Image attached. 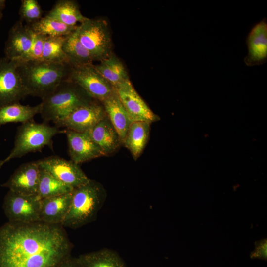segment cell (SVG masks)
I'll list each match as a JSON object with an SVG mask.
<instances>
[{
    "instance_id": "15",
    "label": "cell",
    "mask_w": 267,
    "mask_h": 267,
    "mask_svg": "<svg viewBox=\"0 0 267 267\" xmlns=\"http://www.w3.org/2000/svg\"><path fill=\"white\" fill-rule=\"evenodd\" d=\"M69 154L71 160L79 164L104 156L87 132H77L69 129L65 131Z\"/></svg>"
},
{
    "instance_id": "19",
    "label": "cell",
    "mask_w": 267,
    "mask_h": 267,
    "mask_svg": "<svg viewBox=\"0 0 267 267\" xmlns=\"http://www.w3.org/2000/svg\"><path fill=\"white\" fill-rule=\"evenodd\" d=\"M102 103L106 116L123 143L129 127L133 122L132 120L121 102L115 89Z\"/></svg>"
},
{
    "instance_id": "18",
    "label": "cell",
    "mask_w": 267,
    "mask_h": 267,
    "mask_svg": "<svg viewBox=\"0 0 267 267\" xmlns=\"http://www.w3.org/2000/svg\"><path fill=\"white\" fill-rule=\"evenodd\" d=\"M87 133L104 155L114 152L122 143L118 134L107 116Z\"/></svg>"
},
{
    "instance_id": "1",
    "label": "cell",
    "mask_w": 267,
    "mask_h": 267,
    "mask_svg": "<svg viewBox=\"0 0 267 267\" xmlns=\"http://www.w3.org/2000/svg\"><path fill=\"white\" fill-rule=\"evenodd\" d=\"M72 248L61 224L8 221L0 227V267H59Z\"/></svg>"
},
{
    "instance_id": "30",
    "label": "cell",
    "mask_w": 267,
    "mask_h": 267,
    "mask_svg": "<svg viewBox=\"0 0 267 267\" xmlns=\"http://www.w3.org/2000/svg\"><path fill=\"white\" fill-rule=\"evenodd\" d=\"M32 32L31 46L29 54L24 61L42 60L45 36L35 33L32 31Z\"/></svg>"
},
{
    "instance_id": "13",
    "label": "cell",
    "mask_w": 267,
    "mask_h": 267,
    "mask_svg": "<svg viewBox=\"0 0 267 267\" xmlns=\"http://www.w3.org/2000/svg\"><path fill=\"white\" fill-rule=\"evenodd\" d=\"M40 172L38 160L24 163L1 186L18 194L37 195Z\"/></svg>"
},
{
    "instance_id": "20",
    "label": "cell",
    "mask_w": 267,
    "mask_h": 267,
    "mask_svg": "<svg viewBox=\"0 0 267 267\" xmlns=\"http://www.w3.org/2000/svg\"><path fill=\"white\" fill-rule=\"evenodd\" d=\"M150 123L134 121L130 125L123 144L137 159L142 152L149 138Z\"/></svg>"
},
{
    "instance_id": "9",
    "label": "cell",
    "mask_w": 267,
    "mask_h": 267,
    "mask_svg": "<svg viewBox=\"0 0 267 267\" xmlns=\"http://www.w3.org/2000/svg\"><path fill=\"white\" fill-rule=\"evenodd\" d=\"M41 199L37 195H26L9 190L2 208L9 222H31L39 221Z\"/></svg>"
},
{
    "instance_id": "2",
    "label": "cell",
    "mask_w": 267,
    "mask_h": 267,
    "mask_svg": "<svg viewBox=\"0 0 267 267\" xmlns=\"http://www.w3.org/2000/svg\"><path fill=\"white\" fill-rule=\"evenodd\" d=\"M71 68L69 64L40 60L19 62L18 70L28 95L42 99L69 80Z\"/></svg>"
},
{
    "instance_id": "5",
    "label": "cell",
    "mask_w": 267,
    "mask_h": 267,
    "mask_svg": "<svg viewBox=\"0 0 267 267\" xmlns=\"http://www.w3.org/2000/svg\"><path fill=\"white\" fill-rule=\"evenodd\" d=\"M61 132H63L56 126L33 121L22 123L17 129L14 147L5 158L0 160V168L12 159L40 151L45 146L52 147L53 137Z\"/></svg>"
},
{
    "instance_id": "24",
    "label": "cell",
    "mask_w": 267,
    "mask_h": 267,
    "mask_svg": "<svg viewBox=\"0 0 267 267\" xmlns=\"http://www.w3.org/2000/svg\"><path fill=\"white\" fill-rule=\"evenodd\" d=\"M46 16L70 26H76L78 22L81 23L87 18L77 3L71 0L57 1Z\"/></svg>"
},
{
    "instance_id": "14",
    "label": "cell",
    "mask_w": 267,
    "mask_h": 267,
    "mask_svg": "<svg viewBox=\"0 0 267 267\" xmlns=\"http://www.w3.org/2000/svg\"><path fill=\"white\" fill-rule=\"evenodd\" d=\"M32 32L28 25L17 21L10 28L5 42V57L9 60L24 61L32 44Z\"/></svg>"
},
{
    "instance_id": "23",
    "label": "cell",
    "mask_w": 267,
    "mask_h": 267,
    "mask_svg": "<svg viewBox=\"0 0 267 267\" xmlns=\"http://www.w3.org/2000/svg\"><path fill=\"white\" fill-rule=\"evenodd\" d=\"M76 29L65 36L63 44V51L72 66L92 64L94 60L89 51L80 42Z\"/></svg>"
},
{
    "instance_id": "29",
    "label": "cell",
    "mask_w": 267,
    "mask_h": 267,
    "mask_svg": "<svg viewBox=\"0 0 267 267\" xmlns=\"http://www.w3.org/2000/svg\"><path fill=\"white\" fill-rule=\"evenodd\" d=\"M42 10L36 0H23L19 9V15L23 20L32 24L42 17Z\"/></svg>"
},
{
    "instance_id": "16",
    "label": "cell",
    "mask_w": 267,
    "mask_h": 267,
    "mask_svg": "<svg viewBox=\"0 0 267 267\" xmlns=\"http://www.w3.org/2000/svg\"><path fill=\"white\" fill-rule=\"evenodd\" d=\"M248 54L244 61L248 66L259 65L267 61V20L263 18L255 25L246 40Z\"/></svg>"
},
{
    "instance_id": "4",
    "label": "cell",
    "mask_w": 267,
    "mask_h": 267,
    "mask_svg": "<svg viewBox=\"0 0 267 267\" xmlns=\"http://www.w3.org/2000/svg\"><path fill=\"white\" fill-rule=\"evenodd\" d=\"M40 114L45 121L54 124L78 108L93 102V98L78 85L67 80L42 99Z\"/></svg>"
},
{
    "instance_id": "28",
    "label": "cell",
    "mask_w": 267,
    "mask_h": 267,
    "mask_svg": "<svg viewBox=\"0 0 267 267\" xmlns=\"http://www.w3.org/2000/svg\"><path fill=\"white\" fill-rule=\"evenodd\" d=\"M65 37V36H45L42 60L52 63L70 64L63 50Z\"/></svg>"
},
{
    "instance_id": "32",
    "label": "cell",
    "mask_w": 267,
    "mask_h": 267,
    "mask_svg": "<svg viewBox=\"0 0 267 267\" xmlns=\"http://www.w3.org/2000/svg\"><path fill=\"white\" fill-rule=\"evenodd\" d=\"M59 267H81L78 263L76 258H73L71 257L64 262Z\"/></svg>"
},
{
    "instance_id": "33",
    "label": "cell",
    "mask_w": 267,
    "mask_h": 267,
    "mask_svg": "<svg viewBox=\"0 0 267 267\" xmlns=\"http://www.w3.org/2000/svg\"><path fill=\"white\" fill-rule=\"evenodd\" d=\"M5 2H6L5 0H0V20L2 18V16H3L2 11L5 6Z\"/></svg>"
},
{
    "instance_id": "11",
    "label": "cell",
    "mask_w": 267,
    "mask_h": 267,
    "mask_svg": "<svg viewBox=\"0 0 267 267\" xmlns=\"http://www.w3.org/2000/svg\"><path fill=\"white\" fill-rule=\"evenodd\" d=\"M114 89L133 122L146 121L151 123L160 119L138 94L130 79Z\"/></svg>"
},
{
    "instance_id": "22",
    "label": "cell",
    "mask_w": 267,
    "mask_h": 267,
    "mask_svg": "<svg viewBox=\"0 0 267 267\" xmlns=\"http://www.w3.org/2000/svg\"><path fill=\"white\" fill-rule=\"evenodd\" d=\"M42 104L24 105L19 102L0 107V126L10 123H25L33 121L34 117L40 114Z\"/></svg>"
},
{
    "instance_id": "7",
    "label": "cell",
    "mask_w": 267,
    "mask_h": 267,
    "mask_svg": "<svg viewBox=\"0 0 267 267\" xmlns=\"http://www.w3.org/2000/svg\"><path fill=\"white\" fill-rule=\"evenodd\" d=\"M69 80L78 85L93 99L101 102L115 91L92 64L72 66Z\"/></svg>"
},
{
    "instance_id": "6",
    "label": "cell",
    "mask_w": 267,
    "mask_h": 267,
    "mask_svg": "<svg viewBox=\"0 0 267 267\" xmlns=\"http://www.w3.org/2000/svg\"><path fill=\"white\" fill-rule=\"evenodd\" d=\"M78 38L94 61H102L111 53L112 41L106 22L87 18L77 27Z\"/></svg>"
},
{
    "instance_id": "10",
    "label": "cell",
    "mask_w": 267,
    "mask_h": 267,
    "mask_svg": "<svg viewBox=\"0 0 267 267\" xmlns=\"http://www.w3.org/2000/svg\"><path fill=\"white\" fill-rule=\"evenodd\" d=\"M38 162L40 169L73 189L89 180L79 165L72 160L50 156L38 160Z\"/></svg>"
},
{
    "instance_id": "27",
    "label": "cell",
    "mask_w": 267,
    "mask_h": 267,
    "mask_svg": "<svg viewBox=\"0 0 267 267\" xmlns=\"http://www.w3.org/2000/svg\"><path fill=\"white\" fill-rule=\"evenodd\" d=\"M73 189L48 172L40 169L37 192V196L40 199L70 193Z\"/></svg>"
},
{
    "instance_id": "8",
    "label": "cell",
    "mask_w": 267,
    "mask_h": 267,
    "mask_svg": "<svg viewBox=\"0 0 267 267\" xmlns=\"http://www.w3.org/2000/svg\"><path fill=\"white\" fill-rule=\"evenodd\" d=\"M19 61L0 58V107L19 101L28 95L20 75Z\"/></svg>"
},
{
    "instance_id": "31",
    "label": "cell",
    "mask_w": 267,
    "mask_h": 267,
    "mask_svg": "<svg viewBox=\"0 0 267 267\" xmlns=\"http://www.w3.org/2000/svg\"><path fill=\"white\" fill-rule=\"evenodd\" d=\"M250 257L252 259H260L267 260V241L264 238L256 242L255 249L251 253Z\"/></svg>"
},
{
    "instance_id": "26",
    "label": "cell",
    "mask_w": 267,
    "mask_h": 267,
    "mask_svg": "<svg viewBox=\"0 0 267 267\" xmlns=\"http://www.w3.org/2000/svg\"><path fill=\"white\" fill-rule=\"evenodd\" d=\"M28 26L34 33L48 37L67 36L77 27L68 26L46 15Z\"/></svg>"
},
{
    "instance_id": "17",
    "label": "cell",
    "mask_w": 267,
    "mask_h": 267,
    "mask_svg": "<svg viewBox=\"0 0 267 267\" xmlns=\"http://www.w3.org/2000/svg\"><path fill=\"white\" fill-rule=\"evenodd\" d=\"M71 192L41 199L39 221L50 224L62 225L69 209Z\"/></svg>"
},
{
    "instance_id": "25",
    "label": "cell",
    "mask_w": 267,
    "mask_h": 267,
    "mask_svg": "<svg viewBox=\"0 0 267 267\" xmlns=\"http://www.w3.org/2000/svg\"><path fill=\"white\" fill-rule=\"evenodd\" d=\"M95 69L114 88L129 79L121 61L113 54L94 65Z\"/></svg>"
},
{
    "instance_id": "3",
    "label": "cell",
    "mask_w": 267,
    "mask_h": 267,
    "mask_svg": "<svg viewBox=\"0 0 267 267\" xmlns=\"http://www.w3.org/2000/svg\"><path fill=\"white\" fill-rule=\"evenodd\" d=\"M70 205L62 225L72 229L80 228L93 221L105 201L102 185L90 179L74 188Z\"/></svg>"
},
{
    "instance_id": "21",
    "label": "cell",
    "mask_w": 267,
    "mask_h": 267,
    "mask_svg": "<svg viewBox=\"0 0 267 267\" xmlns=\"http://www.w3.org/2000/svg\"><path fill=\"white\" fill-rule=\"evenodd\" d=\"M76 259L81 267H126L120 256L108 249L83 254Z\"/></svg>"
},
{
    "instance_id": "12",
    "label": "cell",
    "mask_w": 267,
    "mask_h": 267,
    "mask_svg": "<svg viewBox=\"0 0 267 267\" xmlns=\"http://www.w3.org/2000/svg\"><path fill=\"white\" fill-rule=\"evenodd\" d=\"M106 116L103 107L93 101L78 108L55 124L58 128L83 133L89 131Z\"/></svg>"
}]
</instances>
